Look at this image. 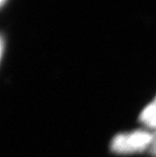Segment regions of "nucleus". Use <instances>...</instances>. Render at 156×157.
Here are the masks:
<instances>
[{
	"label": "nucleus",
	"mask_w": 156,
	"mask_h": 157,
	"mask_svg": "<svg viewBox=\"0 0 156 157\" xmlns=\"http://www.w3.org/2000/svg\"><path fill=\"white\" fill-rule=\"evenodd\" d=\"M149 150H150V153L152 155L156 156V134L154 135L153 142H152V144L150 146V148H149Z\"/></svg>",
	"instance_id": "3"
},
{
	"label": "nucleus",
	"mask_w": 156,
	"mask_h": 157,
	"mask_svg": "<svg viewBox=\"0 0 156 157\" xmlns=\"http://www.w3.org/2000/svg\"><path fill=\"white\" fill-rule=\"evenodd\" d=\"M140 121L148 128H156V102L143 109L140 115Z\"/></svg>",
	"instance_id": "2"
},
{
	"label": "nucleus",
	"mask_w": 156,
	"mask_h": 157,
	"mask_svg": "<svg viewBox=\"0 0 156 157\" xmlns=\"http://www.w3.org/2000/svg\"><path fill=\"white\" fill-rule=\"evenodd\" d=\"M5 1H6V0H1V5L3 6V5H4V3H5Z\"/></svg>",
	"instance_id": "4"
},
{
	"label": "nucleus",
	"mask_w": 156,
	"mask_h": 157,
	"mask_svg": "<svg viewBox=\"0 0 156 157\" xmlns=\"http://www.w3.org/2000/svg\"><path fill=\"white\" fill-rule=\"evenodd\" d=\"M155 102H156V101H155Z\"/></svg>",
	"instance_id": "5"
},
{
	"label": "nucleus",
	"mask_w": 156,
	"mask_h": 157,
	"mask_svg": "<svg viewBox=\"0 0 156 157\" xmlns=\"http://www.w3.org/2000/svg\"><path fill=\"white\" fill-rule=\"evenodd\" d=\"M154 135L146 131H134L127 134H120L112 142V150L116 153H134L150 148Z\"/></svg>",
	"instance_id": "1"
}]
</instances>
